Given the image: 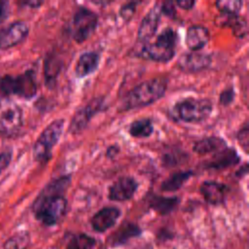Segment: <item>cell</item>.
Instances as JSON below:
<instances>
[{
    "mask_svg": "<svg viewBox=\"0 0 249 249\" xmlns=\"http://www.w3.org/2000/svg\"><path fill=\"white\" fill-rule=\"evenodd\" d=\"M100 56L97 53L88 52L83 53L75 66V73L77 77L84 78L95 71L99 64Z\"/></svg>",
    "mask_w": 249,
    "mask_h": 249,
    "instance_id": "obj_18",
    "label": "cell"
},
{
    "mask_svg": "<svg viewBox=\"0 0 249 249\" xmlns=\"http://www.w3.org/2000/svg\"><path fill=\"white\" fill-rule=\"evenodd\" d=\"M228 191V186L215 181H205L200 186V193L204 199L213 205L224 202Z\"/></svg>",
    "mask_w": 249,
    "mask_h": 249,
    "instance_id": "obj_15",
    "label": "cell"
},
{
    "mask_svg": "<svg viewBox=\"0 0 249 249\" xmlns=\"http://www.w3.org/2000/svg\"><path fill=\"white\" fill-rule=\"evenodd\" d=\"M209 41V31L202 25H192L186 34V45L193 52L202 49Z\"/></svg>",
    "mask_w": 249,
    "mask_h": 249,
    "instance_id": "obj_17",
    "label": "cell"
},
{
    "mask_svg": "<svg viewBox=\"0 0 249 249\" xmlns=\"http://www.w3.org/2000/svg\"><path fill=\"white\" fill-rule=\"evenodd\" d=\"M61 62L56 59V57L50 56L46 62H45V77H46V83L50 85L54 84V80L56 79V76L60 70Z\"/></svg>",
    "mask_w": 249,
    "mask_h": 249,
    "instance_id": "obj_25",
    "label": "cell"
},
{
    "mask_svg": "<svg viewBox=\"0 0 249 249\" xmlns=\"http://www.w3.org/2000/svg\"><path fill=\"white\" fill-rule=\"evenodd\" d=\"M103 101L101 98L93 99L82 108H79L74 114L72 121L69 124V131L73 134L80 133L88 125L90 119L101 110Z\"/></svg>",
    "mask_w": 249,
    "mask_h": 249,
    "instance_id": "obj_9",
    "label": "cell"
},
{
    "mask_svg": "<svg viewBox=\"0 0 249 249\" xmlns=\"http://www.w3.org/2000/svg\"><path fill=\"white\" fill-rule=\"evenodd\" d=\"M211 63V56L208 53L192 52L183 53L179 60L178 65L183 71L196 72L206 69Z\"/></svg>",
    "mask_w": 249,
    "mask_h": 249,
    "instance_id": "obj_13",
    "label": "cell"
},
{
    "mask_svg": "<svg viewBox=\"0 0 249 249\" xmlns=\"http://www.w3.org/2000/svg\"><path fill=\"white\" fill-rule=\"evenodd\" d=\"M121 215L117 207H104L91 218V227L95 231L103 232L112 228Z\"/></svg>",
    "mask_w": 249,
    "mask_h": 249,
    "instance_id": "obj_14",
    "label": "cell"
},
{
    "mask_svg": "<svg viewBox=\"0 0 249 249\" xmlns=\"http://www.w3.org/2000/svg\"><path fill=\"white\" fill-rule=\"evenodd\" d=\"M22 125V110L8 97H0V133L13 135Z\"/></svg>",
    "mask_w": 249,
    "mask_h": 249,
    "instance_id": "obj_7",
    "label": "cell"
},
{
    "mask_svg": "<svg viewBox=\"0 0 249 249\" xmlns=\"http://www.w3.org/2000/svg\"><path fill=\"white\" fill-rule=\"evenodd\" d=\"M160 13L168 18H174L176 14L174 3L171 1L160 2Z\"/></svg>",
    "mask_w": 249,
    "mask_h": 249,
    "instance_id": "obj_30",
    "label": "cell"
},
{
    "mask_svg": "<svg viewBox=\"0 0 249 249\" xmlns=\"http://www.w3.org/2000/svg\"><path fill=\"white\" fill-rule=\"evenodd\" d=\"M138 184L132 177L124 176L115 181L109 189V198L116 201H125L130 199L137 190Z\"/></svg>",
    "mask_w": 249,
    "mask_h": 249,
    "instance_id": "obj_12",
    "label": "cell"
},
{
    "mask_svg": "<svg viewBox=\"0 0 249 249\" xmlns=\"http://www.w3.org/2000/svg\"><path fill=\"white\" fill-rule=\"evenodd\" d=\"M176 4L182 9L190 10L196 5V2L193 1V0H180V1H177Z\"/></svg>",
    "mask_w": 249,
    "mask_h": 249,
    "instance_id": "obj_35",
    "label": "cell"
},
{
    "mask_svg": "<svg viewBox=\"0 0 249 249\" xmlns=\"http://www.w3.org/2000/svg\"><path fill=\"white\" fill-rule=\"evenodd\" d=\"M28 32V25L24 21H15L0 28V50H6L19 44L26 38Z\"/></svg>",
    "mask_w": 249,
    "mask_h": 249,
    "instance_id": "obj_10",
    "label": "cell"
},
{
    "mask_svg": "<svg viewBox=\"0 0 249 249\" xmlns=\"http://www.w3.org/2000/svg\"><path fill=\"white\" fill-rule=\"evenodd\" d=\"M167 88V80L154 78L140 83L130 89L123 100V108L131 110L148 106L164 95Z\"/></svg>",
    "mask_w": 249,
    "mask_h": 249,
    "instance_id": "obj_2",
    "label": "cell"
},
{
    "mask_svg": "<svg viewBox=\"0 0 249 249\" xmlns=\"http://www.w3.org/2000/svg\"><path fill=\"white\" fill-rule=\"evenodd\" d=\"M243 2L240 0H222L216 2V7L221 11L222 14L228 15H236L241 7Z\"/></svg>",
    "mask_w": 249,
    "mask_h": 249,
    "instance_id": "obj_27",
    "label": "cell"
},
{
    "mask_svg": "<svg viewBox=\"0 0 249 249\" xmlns=\"http://www.w3.org/2000/svg\"><path fill=\"white\" fill-rule=\"evenodd\" d=\"M139 233H140V230L138 229V227H136L133 224H124L119 229L118 232H116L113 239L115 243H123L129 237L138 235Z\"/></svg>",
    "mask_w": 249,
    "mask_h": 249,
    "instance_id": "obj_26",
    "label": "cell"
},
{
    "mask_svg": "<svg viewBox=\"0 0 249 249\" xmlns=\"http://www.w3.org/2000/svg\"><path fill=\"white\" fill-rule=\"evenodd\" d=\"M95 245V239L88 234H77L73 236L67 246L66 249H92Z\"/></svg>",
    "mask_w": 249,
    "mask_h": 249,
    "instance_id": "obj_24",
    "label": "cell"
},
{
    "mask_svg": "<svg viewBox=\"0 0 249 249\" xmlns=\"http://www.w3.org/2000/svg\"><path fill=\"white\" fill-rule=\"evenodd\" d=\"M119 152V147L118 146H112V147H109L108 150H107V156L112 158L114 156L117 155V153Z\"/></svg>",
    "mask_w": 249,
    "mask_h": 249,
    "instance_id": "obj_36",
    "label": "cell"
},
{
    "mask_svg": "<svg viewBox=\"0 0 249 249\" xmlns=\"http://www.w3.org/2000/svg\"><path fill=\"white\" fill-rule=\"evenodd\" d=\"M27 241L28 236L25 233H18L5 242L4 249H23L27 244Z\"/></svg>",
    "mask_w": 249,
    "mask_h": 249,
    "instance_id": "obj_28",
    "label": "cell"
},
{
    "mask_svg": "<svg viewBox=\"0 0 249 249\" xmlns=\"http://www.w3.org/2000/svg\"><path fill=\"white\" fill-rule=\"evenodd\" d=\"M212 111V102L205 98L189 97L176 103L172 108L174 118L185 123H199Z\"/></svg>",
    "mask_w": 249,
    "mask_h": 249,
    "instance_id": "obj_3",
    "label": "cell"
},
{
    "mask_svg": "<svg viewBox=\"0 0 249 249\" xmlns=\"http://www.w3.org/2000/svg\"><path fill=\"white\" fill-rule=\"evenodd\" d=\"M37 92V84L34 72L29 70L18 76H0V93L14 94L23 98H31Z\"/></svg>",
    "mask_w": 249,
    "mask_h": 249,
    "instance_id": "obj_5",
    "label": "cell"
},
{
    "mask_svg": "<svg viewBox=\"0 0 249 249\" xmlns=\"http://www.w3.org/2000/svg\"><path fill=\"white\" fill-rule=\"evenodd\" d=\"M160 2H158L146 14L139 25L138 39L140 41L148 43V41L155 35L160 23Z\"/></svg>",
    "mask_w": 249,
    "mask_h": 249,
    "instance_id": "obj_11",
    "label": "cell"
},
{
    "mask_svg": "<svg viewBox=\"0 0 249 249\" xmlns=\"http://www.w3.org/2000/svg\"><path fill=\"white\" fill-rule=\"evenodd\" d=\"M137 4H138V2H128V3L124 4V5H123L121 10H120L121 17L124 20H129L132 18L133 14H134V12L136 10V5Z\"/></svg>",
    "mask_w": 249,
    "mask_h": 249,
    "instance_id": "obj_29",
    "label": "cell"
},
{
    "mask_svg": "<svg viewBox=\"0 0 249 249\" xmlns=\"http://www.w3.org/2000/svg\"><path fill=\"white\" fill-rule=\"evenodd\" d=\"M63 126L64 120L57 119L52 122L37 138L33 147V156L38 162L45 163L50 160L52 150L62 134Z\"/></svg>",
    "mask_w": 249,
    "mask_h": 249,
    "instance_id": "obj_6",
    "label": "cell"
},
{
    "mask_svg": "<svg viewBox=\"0 0 249 249\" xmlns=\"http://www.w3.org/2000/svg\"><path fill=\"white\" fill-rule=\"evenodd\" d=\"M193 175V171H180L175 172L168 176L160 186V189L164 192H174L180 189L183 184Z\"/></svg>",
    "mask_w": 249,
    "mask_h": 249,
    "instance_id": "obj_21",
    "label": "cell"
},
{
    "mask_svg": "<svg viewBox=\"0 0 249 249\" xmlns=\"http://www.w3.org/2000/svg\"><path fill=\"white\" fill-rule=\"evenodd\" d=\"M227 147L226 142L219 137L211 136L200 139L194 144V151L199 155L216 153Z\"/></svg>",
    "mask_w": 249,
    "mask_h": 249,
    "instance_id": "obj_20",
    "label": "cell"
},
{
    "mask_svg": "<svg viewBox=\"0 0 249 249\" xmlns=\"http://www.w3.org/2000/svg\"><path fill=\"white\" fill-rule=\"evenodd\" d=\"M238 160L239 157L235 150L226 147L225 149L216 152L212 159L205 162V167L209 169L220 170L235 164Z\"/></svg>",
    "mask_w": 249,
    "mask_h": 249,
    "instance_id": "obj_16",
    "label": "cell"
},
{
    "mask_svg": "<svg viewBox=\"0 0 249 249\" xmlns=\"http://www.w3.org/2000/svg\"><path fill=\"white\" fill-rule=\"evenodd\" d=\"M24 4H26L28 6H31L32 8H36V7H39L40 5H42V2H40V1H28V2H25Z\"/></svg>",
    "mask_w": 249,
    "mask_h": 249,
    "instance_id": "obj_37",
    "label": "cell"
},
{
    "mask_svg": "<svg viewBox=\"0 0 249 249\" xmlns=\"http://www.w3.org/2000/svg\"><path fill=\"white\" fill-rule=\"evenodd\" d=\"M248 134H249V130H248V125L245 124L238 132L237 134V139L240 143V145L243 147V149L245 151H247L248 149V142H249V137H248Z\"/></svg>",
    "mask_w": 249,
    "mask_h": 249,
    "instance_id": "obj_32",
    "label": "cell"
},
{
    "mask_svg": "<svg viewBox=\"0 0 249 249\" xmlns=\"http://www.w3.org/2000/svg\"><path fill=\"white\" fill-rule=\"evenodd\" d=\"M97 22L98 18L94 12L85 7L78 8L73 16L71 24L73 39L78 43L86 41L94 32Z\"/></svg>",
    "mask_w": 249,
    "mask_h": 249,
    "instance_id": "obj_8",
    "label": "cell"
},
{
    "mask_svg": "<svg viewBox=\"0 0 249 249\" xmlns=\"http://www.w3.org/2000/svg\"><path fill=\"white\" fill-rule=\"evenodd\" d=\"M154 131V126L150 119H140L131 123L128 132L131 136L137 138L149 137Z\"/></svg>",
    "mask_w": 249,
    "mask_h": 249,
    "instance_id": "obj_23",
    "label": "cell"
},
{
    "mask_svg": "<svg viewBox=\"0 0 249 249\" xmlns=\"http://www.w3.org/2000/svg\"><path fill=\"white\" fill-rule=\"evenodd\" d=\"M177 35L175 31L167 27L162 30L153 43H145L142 53L149 59L167 62L175 54Z\"/></svg>",
    "mask_w": 249,
    "mask_h": 249,
    "instance_id": "obj_4",
    "label": "cell"
},
{
    "mask_svg": "<svg viewBox=\"0 0 249 249\" xmlns=\"http://www.w3.org/2000/svg\"><path fill=\"white\" fill-rule=\"evenodd\" d=\"M11 160H12V153L10 151L0 153V174L9 166Z\"/></svg>",
    "mask_w": 249,
    "mask_h": 249,
    "instance_id": "obj_33",
    "label": "cell"
},
{
    "mask_svg": "<svg viewBox=\"0 0 249 249\" xmlns=\"http://www.w3.org/2000/svg\"><path fill=\"white\" fill-rule=\"evenodd\" d=\"M10 14V7H9V3L6 1H2L0 0V24L6 20V18H8Z\"/></svg>",
    "mask_w": 249,
    "mask_h": 249,
    "instance_id": "obj_34",
    "label": "cell"
},
{
    "mask_svg": "<svg viewBox=\"0 0 249 249\" xmlns=\"http://www.w3.org/2000/svg\"><path fill=\"white\" fill-rule=\"evenodd\" d=\"M179 203V199L177 197H165V196H154L151 201V207L159 212L160 214L165 215L170 213Z\"/></svg>",
    "mask_w": 249,
    "mask_h": 249,
    "instance_id": "obj_22",
    "label": "cell"
},
{
    "mask_svg": "<svg viewBox=\"0 0 249 249\" xmlns=\"http://www.w3.org/2000/svg\"><path fill=\"white\" fill-rule=\"evenodd\" d=\"M70 184L68 176L53 181L35 200L33 210L36 218L46 226H53L64 216L67 201L63 196L64 191Z\"/></svg>",
    "mask_w": 249,
    "mask_h": 249,
    "instance_id": "obj_1",
    "label": "cell"
},
{
    "mask_svg": "<svg viewBox=\"0 0 249 249\" xmlns=\"http://www.w3.org/2000/svg\"><path fill=\"white\" fill-rule=\"evenodd\" d=\"M234 90L232 88L225 89L221 94H220V102L223 105H229L231 104L234 99Z\"/></svg>",
    "mask_w": 249,
    "mask_h": 249,
    "instance_id": "obj_31",
    "label": "cell"
},
{
    "mask_svg": "<svg viewBox=\"0 0 249 249\" xmlns=\"http://www.w3.org/2000/svg\"><path fill=\"white\" fill-rule=\"evenodd\" d=\"M216 24L218 25H227L232 29V33L238 37L242 38L247 34L248 27L247 21L236 15H228L222 14V16L217 17Z\"/></svg>",
    "mask_w": 249,
    "mask_h": 249,
    "instance_id": "obj_19",
    "label": "cell"
}]
</instances>
